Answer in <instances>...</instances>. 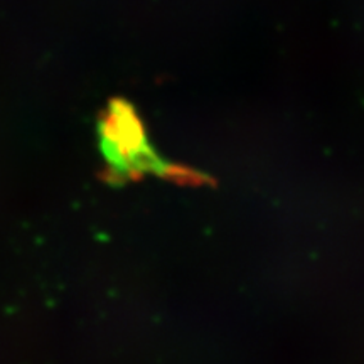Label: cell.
<instances>
[{"instance_id": "1", "label": "cell", "mask_w": 364, "mask_h": 364, "mask_svg": "<svg viewBox=\"0 0 364 364\" xmlns=\"http://www.w3.org/2000/svg\"><path fill=\"white\" fill-rule=\"evenodd\" d=\"M100 136L108 174L112 177L124 181L154 174L179 184L199 186L206 182V176L201 172L174 166L159 157L150 147L135 108L124 100H113L108 105L100 120Z\"/></svg>"}]
</instances>
